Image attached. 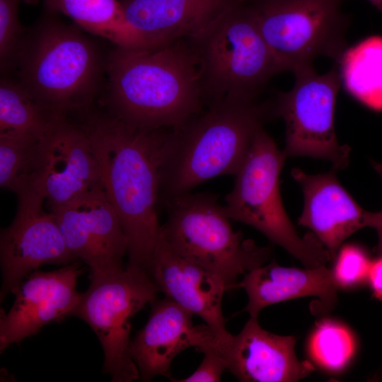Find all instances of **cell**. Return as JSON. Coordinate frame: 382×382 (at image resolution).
Returning a JSON list of instances; mask_svg holds the SVG:
<instances>
[{"instance_id":"cell-1","label":"cell","mask_w":382,"mask_h":382,"mask_svg":"<svg viewBox=\"0 0 382 382\" xmlns=\"http://www.w3.org/2000/svg\"><path fill=\"white\" fill-rule=\"evenodd\" d=\"M78 115L101 186L127 236L128 263L146 270L160 234L157 205L174 129L134 127L94 107Z\"/></svg>"},{"instance_id":"cell-2","label":"cell","mask_w":382,"mask_h":382,"mask_svg":"<svg viewBox=\"0 0 382 382\" xmlns=\"http://www.w3.org/2000/svg\"><path fill=\"white\" fill-rule=\"evenodd\" d=\"M101 104L143 129L178 130L202 110L197 61L187 39L144 49L115 46L108 54Z\"/></svg>"},{"instance_id":"cell-3","label":"cell","mask_w":382,"mask_h":382,"mask_svg":"<svg viewBox=\"0 0 382 382\" xmlns=\"http://www.w3.org/2000/svg\"><path fill=\"white\" fill-rule=\"evenodd\" d=\"M88 33L45 8L27 29L15 70L23 87L52 113L68 115L94 107L106 84L108 54Z\"/></svg>"},{"instance_id":"cell-4","label":"cell","mask_w":382,"mask_h":382,"mask_svg":"<svg viewBox=\"0 0 382 382\" xmlns=\"http://www.w3.org/2000/svg\"><path fill=\"white\" fill-rule=\"evenodd\" d=\"M272 105L222 100L174 130L163 168L158 203L217 176L236 175Z\"/></svg>"},{"instance_id":"cell-5","label":"cell","mask_w":382,"mask_h":382,"mask_svg":"<svg viewBox=\"0 0 382 382\" xmlns=\"http://www.w3.org/2000/svg\"><path fill=\"white\" fill-rule=\"evenodd\" d=\"M204 100L254 101L280 69L257 25L250 0H238L193 37Z\"/></svg>"},{"instance_id":"cell-6","label":"cell","mask_w":382,"mask_h":382,"mask_svg":"<svg viewBox=\"0 0 382 382\" xmlns=\"http://www.w3.org/2000/svg\"><path fill=\"white\" fill-rule=\"evenodd\" d=\"M167 219L160 234L180 257L219 279L227 290L238 278L265 265L271 253L233 230L217 197L183 193L163 202Z\"/></svg>"},{"instance_id":"cell-7","label":"cell","mask_w":382,"mask_h":382,"mask_svg":"<svg viewBox=\"0 0 382 382\" xmlns=\"http://www.w3.org/2000/svg\"><path fill=\"white\" fill-rule=\"evenodd\" d=\"M286 158L264 127L260 128L235 175L224 211L231 220L261 232L305 267L326 265L331 258L325 247L312 233L300 236L284 207L279 178Z\"/></svg>"},{"instance_id":"cell-8","label":"cell","mask_w":382,"mask_h":382,"mask_svg":"<svg viewBox=\"0 0 382 382\" xmlns=\"http://www.w3.org/2000/svg\"><path fill=\"white\" fill-rule=\"evenodd\" d=\"M345 0H250L261 34L281 72L325 56L337 64L347 48Z\"/></svg>"},{"instance_id":"cell-9","label":"cell","mask_w":382,"mask_h":382,"mask_svg":"<svg viewBox=\"0 0 382 382\" xmlns=\"http://www.w3.org/2000/svg\"><path fill=\"white\" fill-rule=\"evenodd\" d=\"M89 279L71 316L83 320L96 333L104 353L103 373L111 381H137L139 374L129 352L130 319L154 301L160 290L146 270L129 263Z\"/></svg>"},{"instance_id":"cell-10","label":"cell","mask_w":382,"mask_h":382,"mask_svg":"<svg viewBox=\"0 0 382 382\" xmlns=\"http://www.w3.org/2000/svg\"><path fill=\"white\" fill-rule=\"evenodd\" d=\"M295 81L288 92L278 94L274 116L285 122L286 157L325 159L336 170L349 162L350 148L339 143L335 129L336 98L341 83L338 64L320 75L312 65L294 72Z\"/></svg>"},{"instance_id":"cell-11","label":"cell","mask_w":382,"mask_h":382,"mask_svg":"<svg viewBox=\"0 0 382 382\" xmlns=\"http://www.w3.org/2000/svg\"><path fill=\"white\" fill-rule=\"evenodd\" d=\"M18 199L13 221L0 233L1 301L13 294L40 267L66 265L79 260L67 247L54 214L44 209L45 198L31 190Z\"/></svg>"},{"instance_id":"cell-12","label":"cell","mask_w":382,"mask_h":382,"mask_svg":"<svg viewBox=\"0 0 382 382\" xmlns=\"http://www.w3.org/2000/svg\"><path fill=\"white\" fill-rule=\"evenodd\" d=\"M54 214L65 243L94 277L123 269L128 240L100 183Z\"/></svg>"},{"instance_id":"cell-13","label":"cell","mask_w":382,"mask_h":382,"mask_svg":"<svg viewBox=\"0 0 382 382\" xmlns=\"http://www.w3.org/2000/svg\"><path fill=\"white\" fill-rule=\"evenodd\" d=\"M67 116L59 117L41 139L31 187L45 198L50 211L100 183L88 137L78 122Z\"/></svg>"},{"instance_id":"cell-14","label":"cell","mask_w":382,"mask_h":382,"mask_svg":"<svg viewBox=\"0 0 382 382\" xmlns=\"http://www.w3.org/2000/svg\"><path fill=\"white\" fill-rule=\"evenodd\" d=\"M81 266L76 260L56 270H37L22 282L9 311L1 309V353L45 325L72 316L83 294L76 290L77 279L85 271Z\"/></svg>"},{"instance_id":"cell-15","label":"cell","mask_w":382,"mask_h":382,"mask_svg":"<svg viewBox=\"0 0 382 382\" xmlns=\"http://www.w3.org/2000/svg\"><path fill=\"white\" fill-rule=\"evenodd\" d=\"M151 306L148 320L129 348L142 381L158 376L171 381L170 366L178 354L190 347L202 353L216 347L224 334L206 323L195 325L194 315L166 296L156 299Z\"/></svg>"},{"instance_id":"cell-16","label":"cell","mask_w":382,"mask_h":382,"mask_svg":"<svg viewBox=\"0 0 382 382\" xmlns=\"http://www.w3.org/2000/svg\"><path fill=\"white\" fill-rule=\"evenodd\" d=\"M296 339L263 329L258 318L250 317L237 335L228 332L219 351L227 371L243 382H296L310 375L314 367L296 354Z\"/></svg>"},{"instance_id":"cell-17","label":"cell","mask_w":382,"mask_h":382,"mask_svg":"<svg viewBox=\"0 0 382 382\" xmlns=\"http://www.w3.org/2000/svg\"><path fill=\"white\" fill-rule=\"evenodd\" d=\"M336 169L308 174L293 168L291 175L301 185L303 207L298 223L307 227L325 247L331 260L354 233L370 227L373 212L363 209L340 184Z\"/></svg>"},{"instance_id":"cell-18","label":"cell","mask_w":382,"mask_h":382,"mask_svg":"<svg viewBox=\"0 0 382 382\" xmlns=\"http://www.w3.org/2000/svg\"><path fill=\"white\" fill-rule=\"evenodd\" d=\"M147 272L160 292L225 333L221 303L227 288L216 277L178 255L159 234Z\"/></svg>"},{"instance_id":"cell-19","label":"cell","mask_w":382,"mask_h":382,"mask_svg":"<svg viewBox=\"0 0 382 382\" xmlns=\"http://www.w3.org/2000/svg\"><path fill=\"white\" fill-rule=\"evenodd\" d=\"M233 289L245 291L248 303L243 311L251 318H258L272 304L308 296L317 298L319 311L327 313L335 305L340 289L327 265L301 269L284 267L275 260L245 273Z\"/></svg>"},{"instance_id":"cell-20","label":"cell","mask_w":382,"mask_h":382,"mask_svg":"<svg viewBox=\"0 0 382 382\" xmlns=\"http://www.w3.org/2000/svg\"><path fill=\"white\" fill-rule=\"evenodd\" d=\"M238 0H121L129 24L155 47L199 33Z\"/></svg>"},{"instance_id":"cell-21","label":"cell","mask_w":382,"mask_h":382,"mask_svg":"<svg viewBox=\"0 0 382 382\" xmlns=\"http://www.w3.org/2000/svg\"><path fill=\"white\" fill-rule=\"evenodd\" d=\"M44 6L66 15L90 35L104 38L115 46L130 49L156 47L129 24L120 1L44 0Z\"/></svg>"},{"instance_id":"cell-22","label":"cell","mask_w":382,"mask_h":382,"mask_svg":"<svg viewBox=\"0 0 382 382\" xmlns=\"http://www.w3.org/2000/svg\"><path fill=\"white\" fill-rule=\"evenodd\" d=\"M346 91L367 107L382 110V36L347 48L337 63Z\"/></svg>"},{"instance_id":"cell-23","label":"cell","mask_w":382,"mask_h":382,"mask_svg":"<svg viewBox=\"0 0 382 382\" xmlns=\"http://www.w3.org/2000/svg\"><path fill=\"white\" fill-rule=\"evenodd\" d=\"M62 115L51 112L8 75L0 80V132H11L42 139Z\"/></svg>"},{"instance_id":"cell-24","label":"cell","mask_w":382,"mask_h":382,"mask_svg":"<svg viewBox=\"0 0 382 382\" xmlns=\"http://www.w3.org/2000/svg\"><path fill=\"white\" fill-rule=\"evenodd\" d=\"M41 139L11 132H0V185L17 196L31 190Z\"/></svg>"},{"instance_id":"cell-25","label":"cell","mask_w":382,"mask_h":382,"mask_svg":"<svg viewBox=\"0 0 382 382\" xmlns=\"http://www.w3.org/2000/svg\"><path fill=\"white\" fill-rule=\"evenodd\" d=\"M309 349L313 359L323 368L331 371L343 369L355 351V341L343 325L326 320L313 330Z\"/></svg>"},{"instance_id":"cell-26","label":"cell","mask_w":382,"mask_h":382,"mask_svg":"<svg viewBox=\"0 0 382 382\" xmlns=\"http://www.w3.org/2000/svg\"><path fill=\"white\" fill-rule=\"evenodd\" d=\"M22 2L36 4L37 0H0V68L4 75L16 69L18 53L27 31L18 17Z\"/></svg>"},{"instance_id":"cell-27","label":"cell","mask_w":382,"mask_h":382,"mask_svg":"<svg viewBox=\"0 0 382 382\" xmlns=\"http://www.w3.org/2000/svg\"><path fill=\"white\" fill-rule=\"evenodd\" d=\"M334 279L341 288H350L367 280L371 260L366 252L355 244L342 245L334 258Z\"/></svg>"},{"instance_id":"cell-28","label":"cell","mask_w":382,"mask_h":382,"mask_svg":"<svg viewBox=\"0 0 382 382\" xmlns=\"http://www.w3.org/2000/svg\"><path fill=\"white\" fill-rule=\"evenodd\" d=\"M204 357L197 369L189 376L171 381L176 382H219L224 371H227V363L218 347L204 350Z\"/></svg>"},{"instance_id":"cell-29","label":"cell","mask_w":382,"mask_h":382,"mask_svg":"<svg viewBox=\"0 0 382 382\" xmlns=\"http://www.w3.org/2000/svg\"><path fill=\"white\" fill-rule=\"evenodd\" d=\"M367 280L370 284L374 296L382 299V253L371 262Z\"/></svg>"},{"instance_id":"cell-30","label":"cell","mask_w":382,"mask_h":382,"mask_svg":"<svg viewBox=\"0 0 382 382\" xmlns=\"http://www.w3.org/2000/svg\"><path fill=\"white\" fill-rule=\"evenodd\" d=\"M372 165L382 180V165L376 162H373ZM370 227L376 229L377 232L378 245L376 247V250L378 253H382V209L379 212L373 213V217Z\"/></svg>"},{"instance_id":"cell-31","label":"cell","mask_w":382,"mask_h":382,"mask_svg":"<svg viewBox=\"0 0 382 382\" xmlns=\"http://www.w3.org/2000/svg\"><path fill=\"white\" fill-rule=\"evenodd\" d=\"M378 9L382 11V0H369Z\"/></svg>"}]
</instances>
